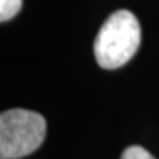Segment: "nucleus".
Here are the masks:
<instances>
[{
  "mask_svg": "<svg viewBox=\"0 0 159 159\" xmlns=\"http://www.w3.org/2000/svg\"><path fill=\"white\" fill-rule=\"evenodd\" d=\"M142 40L137 18L130 11H116L105 21L94 40V57L105 69H116L136 55Z\"/></svg>",
  "mask_w": 159,
  "mask_h": 159,
  "instance_id": "nucleus-1",
  "label": "nucleus"
},
{
  "mask_svg": "<svg viewBox=\"0 0 159 159\" xmlns=\"http://www.w3.org/2000/svg\"><path fill=\"white\" fill-rule=\"evenodd\" d=\"M46 119L27 109H11L0 116V158L21 159L43 144Z\"/></svg>",
  "mask_w": 159,
  "mask_h": 159,
  "instance_id": "nucleus-2",
  "label": "nucleus"
},
{
  "mask_svg": "<svg viewBox=\"0 0 159 159\" xmlns=\"http://www.w3.org/2000/svg\"><path fill=\"white\" fill-rule=\"evenodd\" d=\"M22 0H0V21L6 22L21 11Z\"/></svg>",
  "mask_w": 159,
  "mask_h": 159,
  "instance_id": "nucleus-3",
  "label": "nucleus"
},
{
  "mask_svg": "<svg viewBox=\"0 0 159 159\" xmlns=\"http://www.w3.org/2000/svg\"><path fill=\"white\" fill-rule=\"evenodd\" d=\"M121 159H155L146 149L142 146H130L121 155Z\"/></svg>",
  "mask_w": 159,
  "mask_h": 159,
  "instance_id": "nucleus-4",
  "label": "nucleus"
}]
</instances>
